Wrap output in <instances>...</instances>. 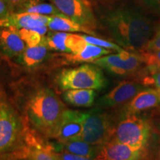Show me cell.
<instances>
[{
    "label": "cell",
    "instance_id": "1",
    "mask_svg": "<svg viewBox=\"0 0 160 160\" xmlns=\"http://www.w3.org/2000/svg\"><path fill=\"white\" fill-rule=\"evenodd\" d=\"M98 13L116 42L132 52L145 51L159 25L142 0H114L102 5Z\"/></svg>",
    "mask_w": 160,
    "mask_h": 160
},
{
    "label": "cell",
    "instance_id": "2",
    "mask_svg": "<svg viewBox=\"0 0 160 160\" xmlns=\"http://www.w3.org/2000/svg\"><path fill=\"white\" fill-rule=\"evenodd\" d=\"M65 111L59 98L46 88L33 93L26 105L29 121L37 131L48 137H57Z\"/></svg>",
    "mask_w": 160,
    "mask_h": 160
},
{
    "label": "cell",
    "instance_id": "3",
    "mask_svg": "<svg viewBox=\"0 0 160 160\" xmlns=\"http://www.w3.org/2000/svg\"><path fill=\"white\" fill-rule=\"evenodd\" d=\"M57 82L62 91L71 89L100 90L105 86L106 79L101 68L92 63L63 70L58 75Z\"/></svg>",
    "mask_w": 160,
    "mask_h": 160
},
{
    "label": "cell",
    "instance_id": "4",
    "mask_svg": "<svg viewBox=\"0 0 160 160\" xmlns=\"http://www.w3.org/2000/svg\"><path fill=\"white\" fill-rule=\"evenodd\" d=\"M150 132L151 126L147 120L130 114L117 125L113 131V139L131 147L145 148Z\"/></svg>",
    "mask_w": 160,
    "mask_h": 160
},
{
    "label": "cell",
    "instance_id": "5",
    "mask_svg": "<svg viewBox=\"0 0 160 160\" xmlns=\"http://www.w3.org/2000/svg\"><path fill=\"white\" fill-rule=\"evenodd\" d=\"M114 130L112 129L108 115L99 112H88L83 125V130L79 139L91 145H103L110 141L113 135Z\"/></svg>",
    "mask_w": 160,
    "mask_h": 160
},
{
    "label": "cell",
    "instance_id": "6",
    "mask_svg": "<svg viewBox=\"0 0 160 160\" xmlns=\"http://www.w3.org/2000/svg\"><path fill=\"white\" fill-rule=\"evenodd\" d=\"M113 74L125 76L134 73L141 68L143 61L141 54L123 49L115 54H108L93 62Z\"/></svg>",
    "mask_w": 160,
    "mask_h": 160
},
{
    "label": "cell",
    "instance_id": "7",
    "mask_svg": "<svg viewBox=\"0 0 160 160\" xmlns=\"http://www.w3.org/2000/svg\"><path fill=\"white\" fill-rule=\"evenodd\" d=\"M62 14L83 27L94 31L98 22L88 0H48ZM95 32V31H94Z\"/></svg>",
    "mask_w": 160,
    "mask_h": 160
},
{
    "label": "cell",
    "instance_id": "8",
    "mask_svg": "<svg viewBox=\"0 0 160 160\" xmlns=\"http://www.w3.org/2000/svg\"><path fill=\"white\" fill-rule=\"evenodd\" d=\"M19 133V121L14 111L7 104L0 103V153L14 145Z\"/></svg>",
    "mask_w": 160,
    "mask_h": 160
},
{
    "label": "cell",
    "instance_id": "9",
    "mask_svg": "<svg viewBox=\"0 0 160 160\" xmlns=\"http://www.w3.org/2000/svg\"><path fill=\"white\" fill-rule=\"evenodd\" d=\"M77 37H79L76 40L71 53L62 54L67 63H93L97 59L104 56L111 54L113 52L111 50L87 43L82 38L81 34H78Z\"/></svg>",
    "mask_w": 160,
    "mask_h": 160
},
{
    "label": "cell",
    "instance_id": "10",
    "mask_svg": "<svg viewBox=\"0 0 160 160\" xmlns=\"http://www.w3.org/2000/svg\"><path fill=\"white\" fill-rule=\"evenodd\" d=\"M145 148H138L119 142L115 139L102 145L95 160H139Z\"/></svg>",
    "mask_w": 160,
    "mask_h": 160
},
{
    "label": "cell",
    "instance_id": "11",
    "mask_svg": "<svg viewBox=\"0 0 160 160\" xmlns=\"http://www.w3.org/2000/svg\"><path fill=\"white\" fill-rule=\"evenodd\" d=\"M88 112L65 110L57 139L62 143L79 139Z\"/></svg>",
    "mask_w": 160,
    "mask_h": 160
},
{
    "label": "cell",
    "instance_id": "12",
    "mask_svg": "<svg viewBox=\"0 0 160 160\" xmlns=\"http://www.w3.org/2000/svg\"><path fill=\"white\" fill-rule=\"evenodd\" d=\"M145 89L144 85L132 81H122L103 96L98 104L104 107H113L132 99L139 92Z\"/></svg>",
    "mask_w": 160,
    "mask_h": 160
},
{
    "label": "cell",
    "instance_id": "13",
    "mask_svg": "<svg viewBox=\"0 0 160 160\" xmlns=\"http://www.w3.org/2000/svg\"><path fill=\"white\" fill-rule=\"evenodd\" d=\"M49 17L36 13H12L5 19L0 20V27L22 28H36L47 26Z\"/></svg>",
    "mask_w": 160,
    "mask_h": 160
},
{
    "label": "cell",
    "instance_id": "14",
    "mask_svg": "<svg viewBox=\"0 0 160 160\" xmlns=\"http://www.w3.org/2000/svg\"><path fill=\"white\" fill-rule=\"evenodd\" d=\"M26 44L14 28L0 27V52L9 58L18 57L26 48Z\"/></svg>",
    "mask_w": 160,
    "mask_h": 160
},
{
    "label": "cell",
    "instance_id": "15",
    "mask_svg": "<svg viewBox=\"0 0 160 160\" xmlns=\"http://www.w3.org/2000/svg\"><path fill=\"white\" fill-rule=\"evenodd\" d=\"M160 105V91L156 88L141 91L131 100L125 107L127 115L137 114Z\"/></svg>",
    "mask_w": 160,
    "mask_h": 160
},
{
    "label": "cell",
    "instance_id": "16",
    "mask_svg": "<svg viewBox=\"0 0 160 160\" xmlns=\"http://www.w3.org/2000/svg\"><path fill=\"white\" fill-rule=\"evenodd\" d=\"M13 13H36L47 17L65 16L49 1L44 0H23L14 9ZM66 17V16H65Z\"/></svg>",
    "mask_w": 160,
    "mask_h": 160
},
{
    "label": "cell",
    "instance_id": "17",
    "mask_svg": "<svg viewBox=\"0 0 160 160\" xmlns=\"http://www.w3.org/2000/svg\"><path fill=\"white\" fill-rule=\"evenodd\" d=\"M48 28L52 31L67 32V33H73V32H82L86 34L95 36L94 31H91L88 28L83 27L76 22L69 19L65 16H52L49 17V21L48 23Z\"/></svg>",
    "mask_w": 160,
    "mask_h": 160
},
{
    "label": "cell",
    "instance_id": "18",
    "mask_svg": "<svg viewBox=\"0 0 160 160\" xmlns=\"http://www.w3.org/2000/svg\"><path fill=\"white\" fill-rule=\"evenodd\" d=\"M68 103L77 107H90L94 102L96 93L92 89H71L64 93Z\"/></svg>",
    "mask_w": 160,
    "mask_h": 160
},
{
    "label": "cell",
    "instance_id": "19",
    "mask_svg": "<svg viewBox=\"0 0 160 160\" xmlns=\"http://www.w3.org/2000/svg\"><path fill=\"white\" fill-rule=\"evenodd\" d=\"M48 50L43 42L37 46L26 48L23 53L18 57V59L26 67H35L45 60Z\"/></svg>",
    "mask_w": 160,
    "mask_h": 160
},
{
    "label": "cell",
    "instance_id": "20",
    "mask_svg": "<svg viewBox=\"0 0 160 160\" xmlns=\"http://www.w3.org/2000/svg\"><path fill=\"white\" fill-rule=\"evenodd\" d=\"M71 33L67 32L51 31L44 37V43L49 50L70 53L69 40Z\"/></svg>",
    "mask_w": 160,
    "mask_h": 160
},
{
    "label": "cell",
    "instance_id": "21",
    "mask_svg": "<svg viewBox=\"0 0 160 160\" xmlns=\"http://www.w3.org/2000/svg\"><path fill=\"white\" fill-rule=\"evenodd\" d=\"M62 144L66 151L82 157L95 158L99 151L95 145H91L81 139L73 140Z\"/></svg>",
    "mask_w": 160,
    "mask_h": 160
},
{
    "label": "cell",
    "instance_id": "22",
    "mask_svg": "<svg viewBox=\"0 0 160 160\" xmlns=\"http://www.w3.org/2000/svg\"><path fill=\"white\" fill-rule=\"evenodd\" d=\"M48 26L36 28H22L19 30L20 37L28 47L37 46L44 42V37L48 33Z\"/></svg>",
    "mask_w": 160,
    "mask_h": 160
},
{
    "label": "cell",
    "instance_id": "23",
    "mask_svg": "<svg viewBox=\"0 0 160 160\" xmlns=\"http://www.w3.org/2000/svg\"><path fill=\"white\" fill-rule=\"evenodd\" d=\"M81 37L87 43L99 46V47H102L103 48L111 50V51H116L117 52L121 51L122 50H123L122 48L119 45H117V44L112 42H110L108 40L97 37L95 36L86 34L85 33V34H81Z\"/></svg>",
    "mask_w": 160,
    "mask_h": 160
},
{
    "label": "cell",
    "instance_id": "24",
    "mask_svg": "<svg viewBox=\"0 0 160 160\" xmlns=\"http://www.w3.org/2000/svg\"><path fill=\"white\" fill-rule=\"evenodd\" d=\"M141 82L144 86H153L160 91V69L146 68Z\"/></svg>",
    "mask_w": 160,
    "mask_h": 160
},
{
    "label": "cell",
    "instance_id": "25",
    "mask_svg": "<svg viewBox=\"0 0 160 160\" xmlns=\"http://www.w3.org/2000/svg\"><path fill=\"white\" fill-rule=\"evenodd\" d=\"M148 69H160V51L139 52Z\"/></svg>",
    "mask_w": 160,
    "mask_h": 160
},
{
    "label": "cell",
    "instance_id": "26",
    "mask_svg": "<svg viewBox=\"0 0 160 160\" xmlns=\"http://www.w3.org/2000/svg\"><path fill=\"white\" fill-rule=\"evenodd\" d=\"M29 160H59L57 156L51 151L44 148L35 149L30 156Z\"/></svg>",
    "mask_w": 160,
    "mask_h": 160
},
{
    "label": "cell",
    "instance_id": "27",
    "mask_svg": "<svg viewBox=\"0 0 160 160\" xmlns=\"http://www.w3.org/2000/svg\"><path fill=\"white\" fill-rule=\"evenodd\" d=\"M145 51H160V22L157 25L154 35L150 40L146 46Z\"/></svg>",
    "mask_w": 160,
    "mask_h": 160
},
{
    "label": "cell",
    "instance_id": "28",
    "mask_svg": "<svg viewBox=\"0 0 160 160\" xmlns=\"http://www.w3.org/2000/svg\"><path fill=\"white\" fill-rule=\"evenodd\" d=\"M56 156H57V159L59 160H95L94 158L86 157H82V156L73 154V153H71L66 151L58 153V154H56Z\"/></svg>",
    "mask_w": 160,
    "mask_h": 160
},
{
    "label": "cell",
    "instance_id": "29",
    "mask_svg": "<svg viewBox=\"0 0 160 160\" xmlns=\"http://www.w3.org/2000/svg\"><path fill=\"white\" fill-rule=\"evenodd\" d=\"M142 1L156 16L160 17V0H142Z\"/></svg>",
    "mask_w": 160,
    "mask_h": 160
},
{
    "label": "cell",
    "instance_id": "30",
    "mask_svg": "<svg viewBox=\"0 0 160 160\" xmlns=\"http://www.w3.org/2000/svg\"><path fill=\"white\" fill-rule=\"evenodd\" d=\"M12 13V9L8 0H0V20L5 19Z\"/></svg>",
    "mask_w": 160,
    "mask_h": 160
},
{
    "label": "cell",
    "instance_id": "31",
    "mask_svg": "<svg viewBox=\"0 0 160 160\" xmlns=\"http://www.w3.org/2000/svg\"><path fill=\"white\" fill-rule=\"evenodd\" d=\"M22 1L23 0H8L10 5H11V9H12V13H13V11H14V9L16 8H17V6L19 5Z\"/></svg>",
    "mask_w": 160,
    "mask_h": 160
},
{
    "label": "cell",
    "instance_id": "32",
    "mask_svg": "<svg viewBox=\"0 0 160 160\" xmlns=\"http://www.w3.org/2000/svg\"><path fill=\"white\" fill-rule=\"evenodd\" d=\"M101 1L107 2H112V1H114V0H101Z\"/></svg>",
    "mask_w": 160,
    "mask_h": 160
}]
</instances>
